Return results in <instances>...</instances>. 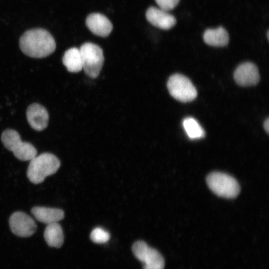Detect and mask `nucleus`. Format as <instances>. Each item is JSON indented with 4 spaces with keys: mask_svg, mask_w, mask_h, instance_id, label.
<instances>
[{
    "mask_svg": "<svg viewBox=\"0 0 269 269\" xmlns=\"http://www.w3.org/2000/svg\"><path fill=\"white\" fill-rule=\"evenodd\" d=\"M19 46L25 55L43 58L55 50L56 43L51 34L44 29H32L25 32L19 39Z\"/></svg>",
    "mask_w": 269,
    "mask_h": 269,
    "instance_id": "nucleus-1",
    "label": "nucleus"
},
{
    "mask_svg": "<svg viewBox=\"0 0 269 269\" xmlns=\"http://www.w3.org/2000/svg\"><path fill=\"white\" fill-rule=\"evenodd\" d=\"M60 166V161L54 154L43 153L35 156L30 160L27 176L34 184L42 183L45 178L54 174Z\"/></svg>",
    "mask_w": 269,
    "mask_h": 269,
    "instance_id": "nucleus-2",
    "label": "nucleus"
},
{
    "mask_svg": "<svg viewBox=\"0 0 269 269\" xmlns=\"http://www.w3.org/2000/svg\"><path fill=\"white\" fill-rule=\"evenodd\" d=\"M1 139L4 147L12 151L20 160H30L37 155L36 148L30 143L22 141L15 130H5L1 134Z\"/></svg>",
    "mask_w": 269,
    "mask_h": 269,
    "instance_id": "nucleus-3",
    "label": "nucleus"
},
{
    "mask_svg": "<svg viewBox=\"0 0 269 269\" xmlns=\"http://www.w3.org/2000/svg\"><path fill=\"white\" fill-rule=\"evenodd\" d=\"M82 61V69L92 78L98 76L102 68L104 57L101 48L98 45L86 42L79 48Z\"/></svg>",
    "mask_w": 269,
    "mask_h": 269,
    "instance_id": "nucleus-4",
    "label": "nucleus"
},
{
    "mask_svg": "<svg viewBox=\"0 0 269 269\" xmlns=\"http://www.w3.org/2000/svg\"><path fill=\"white\" fill-rule=\"evenodd\" d=\"M206 182L215 194L222 197L233 198L240 192V186L236 180L226 173L212 172L207 177Z\"/></svg>",
    "mask_w": 269,
    "mask_h": 269,
    "instance_id": "nucleus-5",
    "label": "nucleus"
},
{
    "mask_svg": "<svg viewBox=\"0 0 269 269\" xmlns=\"http://www.w3.org/2000/svg\"><path fill=\"white\" fill-rule=\"evenodd\" d=\"M167 87L171 96L182 102L193 101L197 95V90L191 81L181 74L171 76L167 81Z\"/></svg>",
    "mask_w": 269,
    "mask_h": 269,
    "instance_id": "nucleus-6",
    "label": "nucleus"
},
{
    "mask_svg": "<svg viewBox=\"0 0 269 269\" xmlns=\"http://www.w3.org/2000/svg\"><path fill=\"white\" fill-rule=\"evenodd\" d=\"M132 251L134 256L143 264V269H164V260L161 255L144 241L134 242Z\"/></svg>",
    "mask_w": 269,
    "mask_h": 269,
    "instance_id": "nucleus-7",
    "label": "nucleus"
},
{
    "mask_svg": "<svg viewBox=\"0 0 269 269\" xmlns=\"http://www.w3.org/2000/svg\"><path fill=\"white\" fill-rule=\"evenodd\" d=\"M9 225L12 232L20 237L31 236L37 229V226L33 218L20 211L15 212L10 216Z\"/></svg>",
    "mask_w": 269,
    "mask_h": 269,
    "instance_id": "nucleus-8",
    "label": "nucleus"
},
{
    "mask_svg": "<svg viewBox=\"0 0 269 269\" xmlns=\"http://www.w3.org/2000/svg\"><path fill=\"white\" fill-rule=\"evenodd\" d=\"M234 77L236 82L242 86L255 85L260 80L257 67L251 62L240 64L235 70Z\"/></svg>",
    "mask_w": 269,
    "mask_h": 269,
    "instance_id": "nucleus-9",
    "label": "nucleus"
},
{
    "mask_svg": "<svg viewBox=\"0 0 269 269\" xmlns=\"http://www.w3.org/2000/svg\"><path fill=\"white\" fill-rule=\"evenodd\" d=\"M145 15L152 25L164 30L170 29L176 22L175 17L168 11L154 6L148 8Z\"/></svg>",
    "mask_w": 269,
    "mask_h": 269,
    "instance_id": "nucleus-10",
    "label": "nucleus"
},
{
    "mask_svg": "<svg viewBox=\"0 0 269 269\" xmlns=\"http://www.w3.org/2000/svg\"><path fill=\"white\" fill-rule=\"evenodd\" d=\"M26 117L30 127L36 131H42L48 125V113L43 106L39 104L34 103L28 107Z\"/></svg>",
    "mask_w": 269,
    "mask_h": 269,
    "instance_id": "nucleus-11",
    "label": "nucleus"
},
{
    "mask_svg": "<svg viewBox=\"0 0 269 269\" xmlns=\"http://www.w3.org/2000/svg\"><path fill=\"white\" fill-rule=\"evenodd\" d=\"M86 23L93 33L101 37L108 36L113 29L112 23L109 19L99 13L89 14L86 18Z\"/></svg>",
    "mask_w": 269,
    "mask_h": 269,
    "instance_id": "nucleus-12",
    "label": "nucleus"
},
{
    "mask_svg": "<svg viewBox=\"0 0 269 269\" xmlns=\"http://www.w3.org/2000/svg\"><path fill=\"white\" fill-rule=\"evenodd\" d=\"M31 212L37 221L47 225L58 222L64 217V211L57 208L35 206L31 209Z\"/></svg>",
    "mask_w": 269,
    "mask_h": 269,
    "instance_id": "nucleus-13",
    "label": "nucleus"
},
{
    "mask_svg": "<svg viewBox=\"0 0 269 269\" xmlns=\"http://www.w3.org/2000/svg\"><path fill=\"white\" fill-rule=\"evenodd\" d=\"M203 39L209 45L222 47L228 43L229 36L227 30L220 26L216 29H206L203 34Z\"/></svg>",
    "mask_w": 269,
    "mask_h": 269,
    "instance_id": "nucleus-14",
    "label": "nucleus"
},
{
    "mask_svg": "<svg viewBox=\"0 0 269 269\" xmlns=\"http://www.w3.org/2000/svg\"><path fill=\"white\" fill-rule=\"evenodd\" d=\"M44 238L49 246L61 247L64 242L61 226L57 222L47 224L44 232Z\"/></svg>",
    "mask_w": 269,
    "mask_h": 269,
    "instance_id": "nucleus-15",
    "label": "nucleus"
},
{
    "mask_svg": "<svg viewBox=\"0 0 269 269\" xmlns=\"http://www.w3.org/2000/svg\"><path fill=\"white\" fill-rule=\"evenodd\" d=\"M63 63L69 72L77 73L82 69V58L79 49L71 48L65 51L62 58Z\"/></svg>",
    "mask_w": 269,
    "mask_h": 269,
    "instance_id": "nucleus-16",
    "label": "nucleus"
},
{
    "mask_svg": "<svg viewBox=\"0 0 269 269\" xmlns=\"http://www.w3.org/2000/svg\"><path fill=\"white\" fill-rule=\"evenodd\" d=\"M183 127L188 136L192 139H200L205 135V132L198 122L193 118H186L182 122Z\"/></svg>",
    "mask_w": 269,
    "mask_h": 269,
    "instance_id": "nucleus-17",
    "label": "nucleus"
},
{
    "mask_svg": "<svg viewBox=\"0 0 269 269\" xmlns=\"http://www.w3.org/2000/svg\"><path fill=\"white\" fill-rule=\"evenodd\" d=\"M110 235L109 232L102 228L94 229L90 234V239L94 243L103 244L109 241Z\"/></svg>",
    "mask_w": 269,
    "mask_h": 269,
    "instance_id": "nucleus-18",
    "label": "nucleus"
},
{
    "mask_svg": "<svg viewBox=\"0 0 269 269\" xmlns=\"http://www.w3.org/2000/svg\"><path fill=\"white\" fill-rule=\"evenodd\" d=\"M159 7L168 11L173 9L178 3L180 0H155Z\"/></svg>",
    "mask_w": 269,
    "mask_h": 269,
    "instance_id": "nucleus-19",
    "label": "nucleus"
},
{
    "mask_svg": "<svg viewBox=\"0 0 269 269\" xmlns=\"http://www.w3.org/2000/svg\"><path fill=\"white\" fill-rule=\"evenodd\" d=\"M264 128L265 130L267 133H269V119L268 118L265 120L264 123Z\"/></svg>",
    "mask_w": 269,
    "mask_h": 269,
    "instance_id": "nucleus-20",
    "label": "nucleus"
},
{
    "mask_svg": "<svg viewBox=\"0 0 269 269\" xmlns=\"http://www.w3.org/2000/svg\"><path fill=\"white\" fill-rule=\"evenodd\" d=\"M269 31H267V38H268V39H269Z\"/></svg>",
    "mask_w": 269,
    "mask_h": 269,
    "instance_id": "nucleus-21",
    "label": "nucleus"
}]
</instances>
